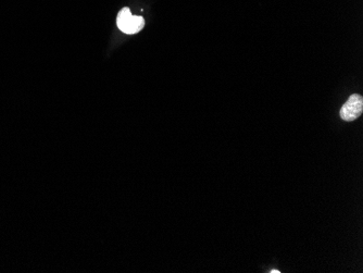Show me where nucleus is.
<instances>
[{"label":"nucleus","mask_w":363,"mask_h":273,"mask_svg":"<svg viewBox=\"0 0 363 273\" xmlns=\"http://www.w3.org/2000/svg\"><path fill=\"white\" fill-rule=\"evenodd\" d=\"M119 28L125 34H135L144 27V19L141 16H135L131 14L130 9H122L116 19Z\"/></svg>","instance_id":"1"},{"label":"nucleus","mask_w":363,"mask_h":273,"mask_svg":"<svg viewBox=\"0 0 363 273\" xmlns=\"http://www.w3.org/2000/svg\"><path fill=\"white\" fill-rule=\"evenodd\" d=\"M363 111V98L358 94H354L345 102L341 109V118L347 122L358 119Z\"/></svg>","instance_id":"2"},{"label":"nucleus","mask_w":363,"mask_h":273,"mask_svg":"<svg viewBox=\"0 0 363 273\" xmlns=\"http://www.w3.org/2000/svg\"><path fill=\"white\" fill-rule=\"evenodd\" d=\"M271 272H273V273H280V271H278V270H273V271H271Z\"/></svg>","instance_id":"3"}]
</instances>
